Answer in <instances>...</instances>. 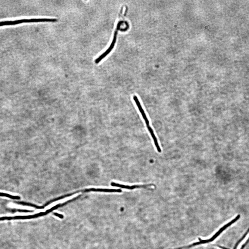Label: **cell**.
Returning <instances> with one entry per match:
<instances>
[{"instance_id": "cell-1", "label": "cell", "mask_w": 249, "mask_h": 249, "mask_svg": "<svg viewBox=\"0 0 249 249\" xmlns=\"http://www.w3.org/2000/svg\"><path fill=\"white\" fill-rule=\"evenodd\" d=\"M58 21L56 19L39 18L23 19L14 20L0 22V27L4 26L14 25L24 23H37L43 22H55Z\"/></svg>"}, {"instance_id": "cell-2", "label": "cell", "mask_w": 249, "mask_h": 249, "mask_svg": "<svg viewBox=\"0 0 249 249\" xmlns=\"http://www.w3.org/2000/svg\"><path fill=\"white\" fill-rule=\"evenodd\" d=\"M122 23V22H120L118 23V25H117L116 30L114 34L112 41V43H111L110 45L109 46V48H108L103 54H102L100 56H99L97 58H96L95 61L96 63L97 64L100 62L102 59H103L105 57H106L107 55L109 54L110 52L112 51V50L114 48V46L115 45L117 40V34H118V31L119 30V29H120V28H121Z\"/></svg>"}, {"instance_id": "cell-3", "label": "cell", "mask_w": 249, "mask_h": 249, "mask_svg": "<svg viewBox=\"0 0 249 249\" xmlns=\"http://www.w3.org/2000/svg\"><path fill=\"white\" fill-rule=\"evenodd\" d=\"M133 99L136 105V106L138 108V109L139 110L140 113V114H141V115H142L143 118L144 120L146 127L149 126V120L147 118V116L146 115V114L144 112V110L143 109V108L141 106V104H140V102L139 100V99L138 98L137 96H133Z\"/></svg>"}, {"instance_id": "cell-4", "label": "cell", "mask_w": 249, "mask_h": 249, "mask_svg": "<svg viewBox=\"0 0 249 249\" xmlns=\"http://www.w3.org/2000/svg\"><path fill=\"white\" fill-rule=\"evenodd\" d=\"M111 186L113 187H120V188L128 190H133L136 188H141V187H145L149 186V185H137L132 186H129L115 183V182H112L111 183Z\"/></svg>"}, {"instance_id": "cell-5", "label": "cell", "mask_w": 249, "mask_h": 249, "mask_svg": "<svg viewBox=\"0 0 249 249\" xmlns=\"http://www.w3.org/2000/svg\"><path fill=\"white\" fill-rule=\"evenodd\" d=\"M90 191L104 192H122L121 189H96L94 188L86 189L84 190V192H88Z\"/></svg>"}, {"instance_id": "cell-6", "label": "cell", "mask_w": 249, "mask_h": 249, "mask_svg": "<svg viewBox=\"0 0 249 249\" xmlns=\"http://www.w3.org/2000/svg\"><path fill=\"white\" fill-rule=\"evenodd\" d=\"M81 193H76V194L73 195H72L71 196H70L69 197L65 198L62 199H61V200H58L56 202H54L53 203H52L51 204H50L49 206H48V207H47L46 208L48 209H49L50 208H51L53 207L55 205L59 203H63L64 202L71 200V199L73 198L77 197V196H78Z\"/></svg>"}, {"instance_id": "cell-7", "label": "cell", "mask_w": 249, "mask_h": 249, "mask_svg": "<svg viewBox=\"0 0 249 249\" xmlns=\"http://www.w3.org/2000/svg\"><path fill=\"white\" fill-rule=\"evenodd\" d=\"M147 127L149 133H150L151 134V135L152 137V138L153 139L154 144L156 146L157 151L158 152H159V153H161V148L160 147L157 139L156 135H155L153 129H152L150 125L147 126Z\"/></svg>"}, {"instance_id": "cell-8", "label": "cell", "mask_w": 249, "mask_h": 249, "mask_svg": "<svg viewBox=\"0 0 249 249\" xmlns=\"http://www.w3.org/2000/svg\"><path fill=\"white\" fill-rule=\"evenodd\" d=\"M15 203L18 204H19L22 205L28 206L31 207H33L37 209H42L43 208V207L39 206L31 203H27V202H25L23 201H15Z\"/></svg>"}, {"instance_id": "cell-9", "label": "cell", "mask_w": 249, "mask_h": 249, "mask_svg": "<svg viewBox=\"0 0 249 249\" xmlns=\"http://www.w3.org/2000/svg\"><path fill=\"white\" fill-rule=\"evenodd\" d=\"M0 197H6L13 200H19L20 199V197L19 196L13 195L7 193L2 192H0Z\"/></svg>"}, {"instance_id": "cell-10", "label": "cell", "mask_w": 249, "mask_h": 249, "mask_svg": "<svg viewBox=\"0 0 249 249\" xmlns=\"http://www.w3.org/2000/svg\"><path fill=\"white\" fill-rule=\"evenodd\" d=\"M249 238V231L247 235H246L244 239H243L242 241L239 243V244L237 247L236 249H241V248L243 244H244L247 241V240Z\"/></svg>"}, {"instance_id": "cell-11", "label": "cell", "mask_w": 249, "mask_h": 249, "mask_svg": "<svg viewBox=\"0 0 249 249\" xmlns=\"http://www.w3.org/2000/svg\"><path fill=\"white\" fill-rule=\"evenodd\" d=\"M54 215L55 216L58 217L61 219H63L64 218V216L63 215L61 214H59L57 213H54Z\"/></svg>"}, {"instance_id": "cell-12", "label": "cell", "mask_w": 249, "mask_h": 249, "mask_svg": "<svg viewBox=\"0 0 249 249\" xmlns=\"http://www.w3.org/2000/svg\"><path fill=\"white\" fill-rule=\"evenodd\" d=\"M217 249H221V248H219V247H217Z\"/></svg>"}]
</instances>
